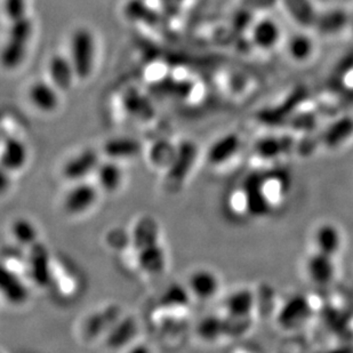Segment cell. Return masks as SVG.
<instances>
[{
    "label": "cell",
    "instance_id": "1",
    "mask_svg": "<svg viewBox=\"0 0 353 353\" xmlns=\"http://www.w3.org/2000/svg\"><path fill=\"white\" fill-rule=\"evenodd\" d=\"M10 23L1 52V62L6 70L13 71L20 68L26 60L34 34V24L29 17Z\"/></svg>",
    "mask_w": 353,
    "mask_h": 353
},
{
    "label": "cell",
    "instance_id": "2",
    "mask_svg": "<svg viewBox=\"0 0 353 353\" xmlns=\"http://www.w3.org/2000/svg\"><path fill=\"white\" fill-rule=\"evenodd\" d=\"M69 59L78 80L90 79L97 62V40L88 28L74 29L69 40Z\"/></svg>",
    "mask_w": 353,
    "mask_h": 353
},
{
    "label": "cell",
    "instance_id": "3",
    "mask_svg": "<svg viewBox=\"0 0 353 353\" xmlns=\"http://www.w3.org/2000/svg\"><path fill=\"white\" fill-rule=\"evenodd\" d=\"M198 159V148L192 141L177 144L176 157L163 174V188L167 194H176L183 189L194 172Z\"/></svg>",
    "mask_w": 353,
    "mask_h": 353
},
{
    "label": "cell",
    "instance_id": "4",
    "mask_svg": "<svg viewBox=\"0 0 353 353\" xmlns=\"http://www.w3.org/2000/svg\"><path fill=\"white\" fill-rule=\"evenodd\" d=\"M119 305L114 303L105 304L103 307L90 311L85 316L79 326V335L85 343L103 342L112 327L123 316Z\"/></svg>",
    "mask_w": 353,
    "mask_h": 353
},
{
    "label": "cell",
    "instance_id": "5",
    "mask_svg": "<svg viewBox=\"0 0 353 353\" xmlns=\"http://www.w3.org/2000/svg\"><path fill=\"white\" fill-rule=\"evenodd\" d=\"M102 194L93 180L70 184L61 201L62 210L74 219L86 216L99 206Z\"/></svg>",
    "mask_w": 353,
    "mask_h": 353
},
{
    "label": "cell",
    "instance_id": "6",
    "mask_svg": "<svg viewBox=\"0 0 353 353\" xmlns=\"http://www.w3.org/2000/svg\"><path fill=\"white\" fill-rule=\"evenodd\" d=\"M27 250V278L31 286L40 290H50L53 283L54 262L46 245L41 241Z\"/></svg>",
    "mask_w": 353,
    "mask_h": 353
},
{
    "label": "cell",
    "instance_id": "7",
    "mask_svg": "<svg viewBox=\"0 0 353 353\" xmlns=\"http://www.w3.org/2000/svg\"><path fill=\"white\" fill-rule=\"evenodd\" d=\"M101 161L102 158L99 151L86 148L65 160L61 167V176L69 184L92 181Z\"/></svg>",
    "mask_w": 353,
    "mask_h": 353
},
{
    "label": "cell",
    "instance_id": "8",
    "mask_svg": "<svg viewBox=\"0 0 353 353\" xmlns=\"http://www.w3.org/2000/svg\"><path fill=\"white\" fill-rule=\"evenodd\" d=\"M185 285L194 301L210 302L220 294L222 281L220 276L210 268H198L191 271Z\"/></svg>",
    "mask_w": 353,
    "mask_h": 353
},
{
    "label": "cell",
    "instance_id": "9",
    "mask_svg": "<svg viewBox=\"0 0 353 353\" xmlns=\"http://www.w3.org/2000/svg\"><path fill=\"white\" fill-rule=\"evenodd\" d=\"M0 292L3 301L10 307H23L30 300L31 283L23 274L1 268Z\"/></svg>",
    "mask_w": 353,
    "mask_h": 353
},
{
    "label": "cell",
    "instance_id": "10",
    "mask_svg": "<svg viewBox=\"0 0 353 353\" xmlns=\"http://www.w3.org/2000/svg\"><path fill=\"white\" fill-rule=\"evenodd\" d=\"M29 161V149L24 141L13 134L3 135L1 140V152L0 163L1 170L6 173H20L23 170Z\"/></svg>",
    "mask_w": 353,
    "mask_h": 353
},
{
    "label": "cell",
    "instance_id": "11",
    "mask_svg": "<svg viewBox=\"0 0 353 353\" xmlns=\"http://www.w3.org/2000/svg\"><path fill=\"white\" fill-rule=\"evenodd\" d=\"M137 272L148 276H158L166 272L167 252L163 241L151 243L135 250Z\"/></svg>",
    "mask_w": 353,
    "mask_h": 353
},
{
    "label": "cell",
    "instance_id": "12",
    "mask_svg": "<svg viewBox=\"0 0 353 353\" xmlns=\"http://www.w3.org/2000/svg\"><path fill=\"white\" fill-rule=\"evenodd\" d=\"M139 334L140 323L137 316L123 314L104 339L103 343L111 351L125 350L137 344Z\"/></svg>",
    "mask_w": 353,
    "mask_h": 353
},
{
    "label": "cell",
    "instance_id": "13",
    "mask_svg": "<svg viewBox=\"0 0 353 353\" xmlns=\"http://www.w3.org/2000/svg\"><path fill=\"white\" fill-rule=\"evenodd\" d=\"M61 92L50 80H36L28 90V100L41 114H50L59 109Z\"/></svg>",
    "mask_w": 353,
    "mask_h": 353
},
{
    "label": "cell",
    "instance_id": "14",
    "mask_svg": "<svg viewBox=\"0 0 353 353\" xmlns=\"http://www.w3.org/2000/svg\"><path fill=\"white\" fill-rule=\"evenodd\" d=\"M80 290V279L77 272L67 263L55 257L53 283L50 290L57 299L69 301L74 299Z\"/></svg>",
    "mask_w": 353,
    "mask_h": 353
},
{
    "label": "cell",
    "instance_id": "15",
    "mask_svg": "<svg viewBox=\"0 0 353 353\" xmlns=\"http://www.w3.org/2000/svg\"><path fill=\"white\" fill-rule=\"evenodd\" d=\"M93 181L102 194L111 196L119 194L126 181L123 163L104 158L97 168Z\"/></svg>",
    "mask_w": 353,
    "mask_h": 353
},
{
    "label": "cell",
    "instance_id": "16",
    "mask_svg": "<svg viewBox=\"0 0 353 353\" xmlns=\"http://www.w3.org/2000/svg\"><path fill=\"white\" fill-rule=\"evenodd\" d=\"M105 159L123 163L133 160L143 152V145L140 141L132 137H114L105 141L101 150Z\"/></svg>",
    "mask_w": 353,
    "mask_h": 353
},
{
    "label": "cell",
    "instance_id": "17",
    "mask_svg": "<svg viewBox=\"0 0 353 353\" xmlns=\"http://www.w3.org/2000/svg\"><path fill=\"white\" fill-rule=\"evenodd\" d=\"M241 148L239 134L228 133L210 144L206 152L207 163L210 166L222 167L236 157Z\"/></svg>",
    "mask_w": 353,
    "mask_h": 353
},
{
    "label": "cell",
    "instance_id": "18",
    "mask_svg": "<svg viewBox=\"0 0 353 353\" xmlns=\"http://www.w3.org/2000/svg\"><path fill=\"white\" fill-rule=\"evenodd\" d=\"M194 299L185 283H172L163 290L156 307L175 314H190Z\"/></svg>",
    "mask_w": 353,
    "mask_h": 353
},
{
    "label": "cell",
    "instance_id": "19",
    "mask_svg": "<svg viewBox=\"0 0 353 353\" xmlns=\"http://www.w3.org/2000/svg\"><path fill=\"white\" fill-rule=\"evenodd\" d=\"M47 70L50 83H53L61 93L69 92L74 86V80L77 79L70 59L63 54H54L48 61Z\"/></svg>",
    "mask_w": 353,
    "mask_h": 353
},
{
    "label": "cell",
    "instance_id": "20",
    "mask_svg": "<svg viewBox=\"0 0 353 353\" xmlns=\"http://www.w3.org/2000/svg\"><path fill=\"white\" fill-rule=\"evenodd\" d=\"M256 300L248 290H236L224 302L223 316L231 323H238L250 319L253 314Z\"/></svg>",
    "mask_w": 353,
    "mask_h": 353
},
{
    "label": "cell",
    "instance_id": "21",
    "mask_svg": "<svg viewBox=\"0 0 353 353\" xmlns=\"http://www.w3.org/2000/svg\"><path fill=\"white\" fill-rule=\"evenodd\" d=\"M130 240L134 250H140L151 243L163 241L161 228L154 217L144 215L137 217L130 229Z\"/></svg>",
    "mask_w": 353,
    "mask_h": 353
},
{
    "label": "cell",
    "instance_id": "22",
    "mask_svg": "<svg viewBox=\"0 0 353 353\" xmlns=\"http://www.w3.org/2000/svg\"><path fill=\"white\" fill-rule=\"evenodd\" d=\"M123 107L130 118L142 123H148L156 116V109L152 101L147 95L141 93L140 90L134 88L127 90L123 94Z\"/></svg>",
    "mask_w": 353,
    "mask_h": 353
},
{
    "label": "cell",
    "instance_id": "23",
    "mask_svg": "<svg viewBox=\"0 0 353 353\" xmlns=\"http://www.w3.org/2000/svg\"><path fill=\"white\" fill-rule=\"evenodd\" d=\"M351 13L343 8L320 10L314 30L323 36H336L350 28Z\"/></svg>",
    "mask_w": 353,
    "mask_h": 353
},
{
    "label": "cell",
    "instance_id": "24",
    "mask_svg": "<svg viewBox=\"0 0 353 353\" xmlns=\"http://www.w3.org/2000/svg\"><path fill=\"white\" fill-rule=\"evenodd\" d=\"M125 17L128 20L145 24L147 27L157 28L166 24L168 19L166 14L160 13L158 10L151 8L144 0H128L123 8Z\"/></svg>",
    "mask_w": 353,
    "mask_h": 353
},
{
    "label": "cell",
    "instance_id": "25",
    "mask_svg": "<svg viewBox=\"0 0 353 353\" xmlns=\"http://www.w3.org/2000/svg\"><path fill=\"white\" fill-rule=\"evenodd\" d=\"M250 39L254 46L259 50H274L281 39V29L276 21L270 17H264L254 24L250 32Z\"/></svg>",
    "mask_w": 353,
    "mask_h": 353
},
{
    "label": "cell",
    "instance_id": "26",
    "mask_svg": "<svg viewBox=\"0 0 353 353\" xmlns=\"http://www.w3.org/2000/svg\"><path fill=\"white\" fill-rule=\"evenodd\" d=\"M307 274L312 283L325 286L330 285L336 276V267L334 263V257L328 256L325 254H312L307 262Z\"/></svg>",
    "mask_w": 353,
    "mask_h": 353
},
{
    "label": "cell",
    "instance_id": "27",
    "mask_svg": "<svg viewBox=\"0 0 353 353\" xmlns=\"http://www.w3.org/2000/svg\"><path fill=\"white\" fill-rule=\"evenodd\" d=\"M294 145L293 137L268 135L257 141L254 145V152L261 159L274 160L290 152Z\"/></svg>",
    "mask_w": 353,
    "mask_h": 353
},
{
    "label": "cell",
    "instance_id": "28",
    "mask_svg": "<svg viewBox=\"0 0 353 353\" xmlns=\"http://www.w3.org/2000/svg\"><path fill=\"white\" fill-rule=\"evenodd\" d=\"M352 137L353 118L351 116H343L333 121L323 130L321 141L327 149L336 150L345 145Z\"/></svg>",
    "mask_w": 353,
    "mask_h": 353
},
{
    "label": "cell",
    "instance_id": "29",
    "mask_svg": "<svg viewBox=\"0 0 353 353\" xmlns=\"http://www.w3.org/2000/svg\"><path fill=\"white\" fill-rule=\"evenodd\" d=\"M230 330L229 321L223 314L203 316L196 326V337L203 343H216Z\"/></svg>",
    "mask_w": 353,
    "mask_h": 353
},
{
    "label": "cell",
    "instance_id": "30",
    "mask_svg": "<svg viewBox=\"0 0 353 353\" xmlns=\"http://www.w3.org/2000/svg\"><path fill=\"white\" fill-rule=\"evenodd\" d=\"M10 234L14 245L29 250L40 243V232L34 221L28 217H17L10 223Z\"/></svg>",
    "mask_w": 353,
    "mask_h": 353
},
{
    "label": "cell",
    "instance_id": "31",
    "mask_svg": "<svg viewBox=\"0 0 353 353\" xmlns=\"http://www.w3.org/2000/svg\"><path fill=\"white\" fill-rule=\"evenodd\" d=\"M314 243L316 252L335 257L342 247V234L333 224H321L314 234Z\"/></svg>",
    "mask_w": 353,
    "mask_h": 353
},
{
    "label": "cell",
    "instance_id": "32",
    "mask_svg": "<svg viewBox=\"0 0 353 353\" xmlns=\"http://www.w3.org/2000/svg\"><path fill=\"white\" fill-rule=\"evenodd\" d=\"M283 6L290 17L302 27L314 29L320 10L311 0H283Z\"/></svg>",
    "mask_w": 353,
    "mask_h": 353
},
{
    "label": "cell",
    "instance_id": "33",
    "mask_svg": "<svg viewBox=\"0 0 353 353\" xmlns=\"http://www.w3.org/2000/svg\"><path fill=\"white\" fill-rule=\"evenodd\" d=\"M154 93L168 100H183L194 90L192 83L189 80L165 77L154 83Z\"/></svg>",
    "mask_w": 353,
    "mask_h": 353
},
{
    "label": "cell",
    "instance_id": "34",
    "mask_svg": "<svg viewBox=\"0 0 353 353\" xmlns=\"http://www.w3.org/2000/svg\"><path fill=\"white\" fill-rule=\"evenodd\" d=\"M177 144H173L170 141H157L152 144L149 150V161L154 170L165 173L176 157Z\"/></svg>",
    "mask_w": 353,
    "mask_h": 353
},
{
    "label": "cell",
    "instance_id": "35",
    "mask_svg": "<svg viewBox=\"0 0 353 353\" xmlns=\"http://www.w3.org/2000/svg\"><path fill=\"white\" fill-rule=\"evenodd\" d=\"M287 53L297 63L310 60L314 53V41L311 36L304 32L292 34L287 40Z\"/></svg>",
    "mask_w": 353,
    "mask_h": 353
},
{
    "label": "cell",
    "instance_id": "36",
    "mask_svg": "<svg viewBox=\"0 0 353 353\" xmlns=\"http://www.w3.org/2000/svg\"><path fill=\"white\" fill-rule=\"evenodd\" d=\"M225 210H227L229 216L236 220L240 219H250V203L247 198L246 191L243 185L234 190H231L228 194L225 199Z\"/></svg>",
    "mask_w": 353,
    "mask_h": 353
},
{
    "label": "cell",
    "instance_id": "37",
    "mask_svg": "<svg viewBox=\"0 0 353 353\" xmlns=\"http://www.w3.org/2000/svg\"><path fill=\"white\" fill-rule=\"evenodd\" d=\"M28 0H3V13L10 22L28 17Z\"/></svg>",
    "mask_w": 353,
    "mask_h": 353
},
{
    "label": "cell",
    "instance_id": "38",
    "mask_svg": "<svg viewBox=\"0 0 353 353\" xmlns=\"http://www.w3.org/2000/svg\"><path fill=\"white\" fill-rule=\"evenodd\" d=\"M127 353H152V351L145 344L137 343L134 344L133 347H130Z\"/></svg>",
    "mask_w": 353,
    "mask_h": 353
},
{
    "label": "cell",
    "instance_id": "39",
    "mask_svg": "<svg viewBox=\"0 0 353 353\" xmlns=\"http://www.w3.org/2000/svg\"><path fill=\"white\" fill-rule=\"evenodd\" d=\"M350 30L353 34V12L351 13V19H350Z\"/></svg>",
    "mask_w": 353,
    "mask_h": 353
},
{
    "label": "cell",
    "instance_id": "40",
    "mask_svg": "<svg viewBox=\"0 0 353 353\" xmlns=\"http://www.w3.org/2000/svg\"><path fill=\"white\" fill-rule=\"evenodd\" d=\"M160 3H165V1H166V0H159Z\"/></svg>",
    "mask_w": 353,
    "mask_h": 353
}]
</instances>
